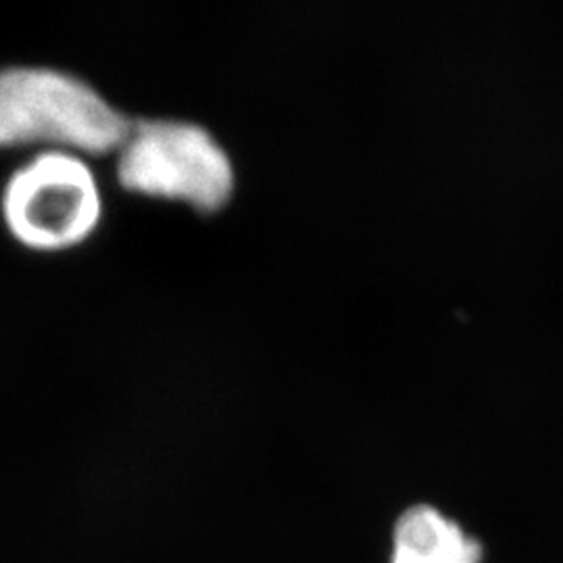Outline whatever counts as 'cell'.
<instances>
[{"label":"cell","mask_w":563,"mask_h":563,"mask_svg":"<svg viewBox=\"0 0 563 563\" xmlns=\"http://www.w3.org/2000/svg\"><path fill=\"white\" fill-rule=\"evenodd\" d=\"M132 123L86 81L44 67L0 71V148L76 155L120 151Z\"/></svg>","instance_id":"obj_1"},{"label":"cell","mask_w":563,"mask_h":563,"mask_svg":"<svg viewBox=\"0 0 563 563\" xmlns=\"http://www.w3.org/2000/svg\"><path fill=\"white\" fill-rule=\"evenodd\" d=\"M0 209L7 230L25 249L67 251L99 228L101 186L81 155L42 151L11 174Z\"/></svg>","instance_id":"obj_2"},{"label":"cell","mask_w":563,"mask_h":563,"mask_svg":"<svg viewBox=\"0 0 563 563\" xmlns=\"http://www.w3.org/2000/svg\"><path fill=\"white\" fill-rule=\"evenodd\" d=\"M118 178L130 192L216 211L230 199L234 174L222 146L201 125L132 123L120 146Z\"/></svg>","instance_id":"obj_3"},{"label":"cell","mask_w":563,"mask_h":563,"mask_svg":"<svg viewBox=\"0 0 563 563\" xmlns=\"http://www.w3.org/2000/svg\"><path fill=\"white\" fill-rule=\"evenodd\" d=\"M390 563H484V549L437 507L416 505L395 523Z\"/></svg>","instance_id":"obj_4"}]
</instances>
